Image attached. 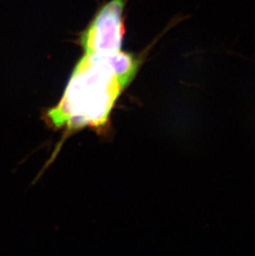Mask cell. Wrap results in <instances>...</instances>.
Instances as JSON below:
<instances>
[{"instance_id":"1","label":"cell","mask_w":255,"mask_h":256,"mask_svg":"<svg viewBox=\"0 0 255 256\" xmlns=\"http://www.w3.org/2000/svg\"><path fill=\"white\" fill-rule=\"evenodd\" d=\"M138 68L140 60L122 50L84 54L76 63L60 102L48 113L49 120L69 130L104 126Z\"/></svg>"},{"instance_id":"2","label":"cell","mask_w":255,"mask_h":256,"mask_svg":"<svg viewBox=\"0 0 255 256\" xmlns=\"http://www.w3.org/2000/svg\"><path fill=\"white\" fill-rule=\"evenodd\" d=\"M124 0H110L80 34L84 54H110L120 51L123 42Z\"/></svg>"}]
</instances>
